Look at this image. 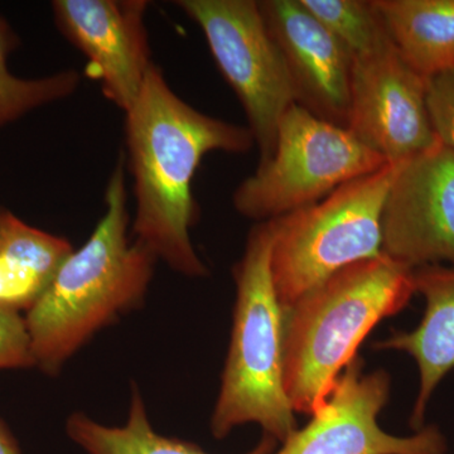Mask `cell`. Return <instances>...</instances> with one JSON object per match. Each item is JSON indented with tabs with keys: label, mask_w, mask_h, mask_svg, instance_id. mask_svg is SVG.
<instances>
[{
	"label": "cell",
	"mask_w": 454,
	"mask_h": 454,
	"mask_svg": "<svg viewBox=\"0 0 454 454\" xmlns=\"http://www.w3.org/2000/svg\"><path fill=\"white\" fill-rule=\"evenodd\" d=\"M428 79L393 41L355 57L348 129L387 163H403L439 142L428 101Z\"/></svg>",
	"instance_id": "8"
},
{
	"label": "cell",
	"mask_w": 454,
	"mask_h": 454,
	"mask_svg": "<svg viewBox=\"0 0 454 454\" xmlns=\"http://www.w3.org/2000/svg\"><path fill=\"white\" fill-rule=\"evenodd\" d=\"M400 55L426 79L454 71V0H375Z\"/></svg>",
	"instance_id": "15"
},
{
	"label": "cell",
	"mask_w": 454,
	"mask_h": 454,
	"mask_svg": "<svg viewBox=\"0 0 454 454\" xmlns=\"http://www.w3.org/2000/svg\"><path fill=\"white\" fill-rule=\"evenodd\" d=\"M364 367L363 358L355 357L310 422L274 454H446L447 439L437 426H424L408 437L380 428L378 417L389 402L390 376Z\"/></svg>",
	"instance_id": "9"
},
{
	"label": "cell",
	"mask_w": 454,
	"mask_h": 454,
	"mask_svg": "<svg viewBox=\"0 0 454 454\" xmlns=\"http://www.w3.org/2000/svg\"><path fill=\"white\" fill-rule=\"evenodd\" d=\"M427 101L439 142L454 149V71L428 80Z\"/></svg>",
	"instance_id": "20"
},
{
	"label": "cell",
	"mask_w": 454,
	"mask_h": 454,
	"mask_svg": "<svg viewBox=\"0 0 454 454\" xmlns=\"http://www.w3.org/2000/svg\"><path fill=\"white\" fill-rule=\"evenodd\" d=\"M125 114L136 197L134 240L182 276H207L208 269L191 240L199 216L193 177L210 152H249L255 145L252 131L191 106L170 89L155 65Z\"/></svg>",
	"instance_id": "1"
},
{
	"label": "cell",
	"mask_w": 454,
	"mask_h": 454,
	"mask_svg": "<svg viewBox=\"0 0 454 454\" xmlns=\"http://www.w3.org/2000/svg\"><path fill=\"white\" fill-rule=\"evenodd\" d=\"M260 13L282 52L295 104L348 128L354 56L301 0H264Z\"/></svg>",
	"instance_id": "12"
},
{
	"label": "cell",
	"mask_w": 454,
	"mask_h": 454,
	"mask_svg": "<svg viewBox=\"0 0 454 454\" xmlns=\"http://www.w3.org/2000/svg\"><path fill=\"white\" fill-rule=\"evenodd\" d=\"M35 367L25 316L0 307V370Z\"/></svg>",
	"instance_id": "19"
},
{
	"label": "cell",
	"mask_w": 454,
	"mask_h": 454,
	"mask_svg": "<svg viewBox=\"0 0 454 454\" xmlns=\"http://www.w3.org/2000/svg\"><path fill=\"white\" fill-rule=\"evenodd\" d=\"M413 269L382 254L337 271L284 309V387L312 415L375 325L408 306Z\"/></svg>",
	"instance_id": "3"
},
{
	"label": "cell",
	"mask_w": 454,
	"mask_h": 454,
	"mask_svg": "<svg viewBox=\"0 0 454 454\" xmlns=\"http://www.w3.org/2000/svg\"><path fill=\"white\" fill-rule=\"evenodd\" d=\"M124 164L121 154L107 184L106 214L88 241L25 315L35 367L46 375H59L98 331L140 309L153 278L157 258L128 238Z\"/></svg>",
	"instance_id": "2"
},
{
	"label": "cell",
	"mask_w": 454,
	"mask_h": 454,
	"mask_svg": "<svg viewBox=\"0 0 454 454\" xmlns=\"http://www.w3.org/2000/svg\"><path fill=\"white\" fill-rule=\"evenodd\" d=\"M66 433L86 454H210L192 442L155 432L136 384L124 426H104L79 411L68 417ZM277 446L276 439L264 434L247 454H274Z\"/></svg>",
	"instance_id": "16"
},
{
	"label": "cell",
	"mask_w": 454,
	"mask_h": 454,
	"mask_svg": "<svg viewBox=\"0 0 454 454\" xmlns=\"http://www.w3.org/2000/svg\"><path fill=\"white\" fill-rule=\"evenodd\" d=\"M16 46V33L5 18L0 16V127L38 107L70 97L82 82V76L74 70L61 71L40 79H23L12 74L8 57Z\"/></svg>",
	"instance_id": "17"
},
{
	"label": "cell",
	"mask_w": 454,
	"mask_h": 454,
	"mask_svg": "<svg viewBox=\"0 0 454 454\" xmlns=\"http://www.w3.org/2000/svg\"><path fill=\"white\" fill-rule=\"evenodd\" d=\"M381 234L382 254L413 270L454 265V149L438 142L400 164Z\"/></svg>",
	"instance_id": "10"
},
{
	"label": "cell",
	"mask_w": 454,
	"mask_h": 454,
	"mask_svg": "<svg viewBox=\"0 0 454 454\" xmlns=\"http://www.w3.org/2000/svg\"><path fill=\"white\" fill-rule=\"evenodd\" d=\"M400 164H385L315 205L270 220L271 276L283 309L343 268L382 255V211Z\"/></svg>",
	"instance_id": "5"
},
{
	"label": "cell",
	"mask_w": 454,
	"mask_h": 454,
	"mask_svg": "<svg viewBox=\"0 0 454 454\" xmlns=\"http://www.w3.org/2000/svg\"><path fill=\"white\" fill-rule=\"evenodd\" d=\"M178 8L201 28L223 79L234 90L258 145L260 162L276 148L284 114L295 104L282 52L269 33L259 2L179 0Z\"/></svg>",
	"instance_id": "7"
},
{
	"label": "cell",
	"mask_w": 454,
	"mask_h": 454,
	"mask_svg": "<svg viewBox=\"0 0 454 454\" xmlns=\"http://www.w3.org/2000/svg\"><path fill=\"white\" fill-rule=\"evenodd\" d=\"M415 293L426 301L419 325L395 333L375 343L376 349H393L411 355L419 370V391L411 415V427H424L427 408L438 385L454 372V269L426 265L414 269Z\"/></svg>",
	"instance_id": "13"
},
{
	"label": "cell",
	"mask_w": 454,
	"mask_h": 454,
	"mask_svg": "<svg viewBox=\"0 0 454 454\" xmlns=\"http://www.w3.org/2000/svg\"><path fill=\"white\" fill-rule=\"evenodd\" d=\"M73 244L0 206V307L27 313L40 300Z\"/></svg>",
	"instance_id": "14"
},
{
	"label": "cell",
	"mask_w": 454,
	"mask_h": 454,
	"mask_svg": "<svg viewBox=\"0 0 454 454\" xmlns=\"http://www.w3.org/2000/svg\"><path fill=\"white\" fill-rule=\"evenodd\" d=\"M273 240L271 221L256 223L234 268L231 337L210 423L217 439L249 423L278 443L297 430L284 387V309L271 276Z\"/></svg>",
	"instance_id": "4"
},
{
	"label": "cell",
	"mask_w": 454,
	"mask_h": 454,
	"mask_svg": "<svg viewBox=\"0 0 454 454\" xmlns=\"http://www.w3.org/2000/svg\"><path fill=\"white\" fill-rule=\"evenodd\" d=\"M0 454H22L8 424L0 419Z\"/></svg>",
	"instance_id": "21"
},
{
	"label": "cell",
	"mask_w": 454,
	"mask_h": 454,
	"mask_svg": "<svg viewBox=\"0 0 454 454\" xmlns=\"http://www.w3.org/2000/svg\"><path fill=\"white\" fill-rule=\"evenodd\" d=\"M385 164L348 128L294 104L278 128L273 155L236 188L232 203L241 216L267 223L315 205Z\"/></svg>",
	"instance_id": "6"
},
{
	"label": "cell",
	"mask_w": 454,
	"mask_h": 454,
	"mask_svg": "<svg viewBox=\"0 0 454 454\" xmlns=\"http://www.w3.org/2000/svg\"><path fill=\"white\" fill-rule=\"evenodd\" d=\"M145 0H55L57 28L89 62L104 95L127 113L151 71Z\"/></svg>",
	"instance_id": "11"
},
{
	"label": "cell",
	"mask_w": 454,
	"mask_h": 454,
	"mask_svg": "<svg viewBox=\"0 0 454 454\" xmlns=\"http://www.w3.org/2000/svg\"><path fill=\"white\" fill-rule=\"evenodd\" d=\"M310 14L355 57L391 41L375 0H301Z\"/></svg>",
	"instance_id": "18"
}]
</instances>
